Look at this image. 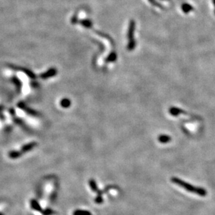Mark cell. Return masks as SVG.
Returning <instances> with one entry per match:
<instances>
[{"mask_svg":"<svg viewBox=\"0 0 215 215\" xmlns=\"http://www.w3.org/2000/svg\"><path fill=\"white\" fill-rule=\"evenodd\" d=\"M171 181L173 183L178 185L179 187L183 188L184 189L187 191L188 192L195 193L201 196H205L207 195V192H206V191L205 189H203V188L194 187L192 185L187 183V182L182 181L181 179H180L178 178H173L171 179Z\"/></svg>","mask_w":215,"mask_h":215,"instance_id":"cell-1","label":"cell"},{"mask_svg":"<svg viewBox=\"0 0 215 215\" xmlns=\"http://www.w3.org/2000/svg\"><path fill=\"white\" fill-rule=\"evenodd\" d=\"M149 2H151V4L154 6H158V7H160V5L157 4V3L156 2H155V0H149Z\"/></svg>","mask_w":215,"mask_h":215,"instance_id":"cell-4","label":"cell"},{"mask_svg":"<svg viewBox=\"0 0 215 215\" xmlns=\"http://www.w3.org/2000/svg\"><path fill=\"white\" fill-rule=\"evenodd\" d=\"M135 29V23L134 21H131L130 24H129V32H128V38L129 41V49L132 50L134 48L135 46V42L134 40V32Z\"/></svg>","mask_w":215,"mask_h":215,"instance_id":"cell-2","label":"cell"},{"mask_svg":"<svg viewBox=\"0 0 215 215\" xmlns=\"http://www.w3.org/2000/svg\"><path fill=\"white\" fill-rule=\"evenodd\" d=\"M182 10L183 11V12H185V13H188L193 10V7H191L190 4H184L182 5Z\"/></svg>","mask_w":215,"mask_h":215,"instance_id":"cell-3","label":"cell"},{"mask_svg":"<svg viewBox=\"0 0 215 215\" xmlns=\"http://www.w3.org/2000/svg\"><path fill=\"white\" fill-rule=\"evenodd\" d=\"M213 2H214V8H215V0H213Z\"/></svg>","mask_w":215,"mask_h":215,"instance_id":"cell-5","label":"cell"}]
</instances>
